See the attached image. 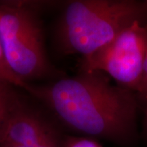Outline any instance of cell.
Returning <instances> with one entry per match:
<instances>
[{
	"label": "cell",
	"instance_id": "1",
	"mask_svg": "<svg viewBox=\"0 0 147 147\" xmlns=\"http://www.w3.org/2000/svg\"><path fill=\"white\" fill-rule=\"evenodd\" d=\"M64 125L88 137L101 138L122 147L138 140L136 92L110 82L100 71H79L27 90Z\"/></svg>",
	"mask_w": 147,
	"mask_h": 147
},
{
	"label": "cell",
	"instance_id": "2",
	"mask_svg": "<svg viewBox=\"0 0 147 147\" xmlns=\"http://www.w3.org/2000/svg\"><path fill=\"white\" fill-rule=\"evenodd\" d=\"M135 23L147 25V0L65 2L53 30L60 55L88 57Z\"/></svg>",
	"mask_w": 147,
	"mask_h": 147
},
{
	"label": "cell",
	"instance_id": "3",
	"mask_svg": "<svg viewBox=\"0 0 147 147\" xmlns=\"http://www.w3.org/2000/svg\"><path fill=\"white\" fill-rule=\"evenodd\" d=\"M53 2L8 1L0 3V41L11 70L23 82L62 78L47 57L41 7Z\"/></svg>",
	"mask_w": 147,
	"mask_h": 147
},
{
	"label": "cell",
	"instance_id": "4",
	"mask_svg": "<svg viewBox=\"0 0 147 147\" xmlns=\"http://www.w3.org/2000/svg\"><path fill=\"white\" fill-rule=\"evenodd\" d=\"M147 55V25L135 23L105 46L80 58L79 71H100L138 93Z\"/></svg>",
	"mask_w": 147,
	"mask_h": 147
},
{
	"label": "cell",
	"instance_id": "5",
	"mask_svg": "<svg viewBox=\"0 0 147 147\" xmlns=\"http://www.w3.org/2000/svg\"><path fill=\"white\" fill-rule=\"evenodd\" d=\"M30 84L23 82L11 70V69L9 68L8 65L6 61L1 41H0V91L7 88H18L26 90L27 92L30 87Z\"/></svg>",
	"mask_w": 147,
	"mask_h": 147
},
{
	"label": "cell",
	"instance_id": "6",
	"mask_svg": "<svg viewBox=\"0 0 147 147\" xmlns=\"http://www.w3.org/2000/svg\"><path fill=\"white\" fill-rule=\"evenodd\" d=\"M19 99L14 88L0 91V137L11 112Z\"/></svg>",
	"mask_w": 147,
	"mask_h": 147
},
{
	"label": "cell",
	"instance_id": "7",
	"mask_svg": "<svg viewBox=\"0 0 147 147\" xmlns=\"http://www.w3.org/2000/svg\"><path fill=\"white\" fill-rule=\"evenodd\" d=\"M63 147H102V146L91 137L67 136L64 137Z\"/></svg>",
	"mask_w": 147,
	"mask_h": 147
},
{
	"label": "cell",
	"instance_id": "8",
	"mask_svg": "<svg viewBox=\"0 0 147 147\" xmlns=\"http://www.w3.org/2000/svg\"><path fill=\"white\" fill-rule=\"evenodd\" d=\"M64 137L61 135L38 143L28 145H0V147H63Z\"/></svg>",
	"mask_w": 147,
	"mask_h": 147
},
{
	"label": "cell",
	"instance_id": "9",
	"mask_svg": "<svg viewBox=\"0 0 147 147\" xmlns=\"http://www.w3.org/2000/svg\"><path fill=\"white\" fill-rule=\"evenodd\" d=\"M137 96H138L141 106L144 107V109H146L147 107V55L145 66H144V73H143L142 84H141L140 90L137 93Z\"/></svg>",
	"mask_w": 147,
	"mask_h": 147
},
{
	"label": "cell",
	"instance_id": "10",
	"mask_svg": "<svg viewBox=\"0 0 147 147\" xmlns=\"http://www.w3.org/2000/svg\"><path fill=\"white\" fill-rule=\"evenodd\" d=\"M143 131H144V135L147 138V107L145 109V119H144V123H143Z\"/></svg>",
	"mask_w": 147,
	"mask_h": 147
}]
</instances>
